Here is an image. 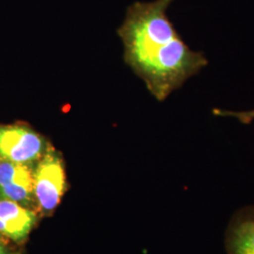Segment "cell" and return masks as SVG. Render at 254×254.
I'll list each match as a JSON object with an SVG mask.
<instances>
[{"mask_svg": "<svg viewBox=\"0 0 254 254\" xmlns=\"http://www.w3.org/2000/svg\"><path fill=\"white\" fill-rule=\"evenodd\" d=\"M36 214L15 201L0 199V235L20 242L36 222Z\"/></svg>", "mask_w": 254, "mask_h": 254, "instance_id": "8992f818", "label": "cell"}, {"mask_svg": "<svg viewBox=\"0 0 254 254\" xmlns=\"http://www.w3.org/2000/svg\"><path fill=\"white\" fill-rule=\"evenodd\" d=\"M0 199L26 207L35 200L33 172L28 165L0 159Z\"/></svg>", "mask_w": 254, "mask_h": 254, "instance_id": "277c9868", "label": "cell"}, {"mask_svg": "<svg viewBox=\"0 0 254 254\" xmlns=\"http://www.w3.org/2000/svg\"><path fill=\"white\" fill-rule=\"evenodd\" d=\"M213 114L216 116H220V117H235V118L238 119L244 125H249L254 120V110L236 112V111L215 109H213Z\"/></svg>", "mask_w": 254, "mask_h": 254, "instance_id": "52a82bcc", "label": "cell"}, {"mask_svg": "<svg viewBox=\"0 0 254 254\" xmlns=\"http://www.w3.org/2000/svg\"><path fill=\"white\" fill-rule=\"evenodd\" d=\"M224 244L227 254H254V205L239 209L233 215Z\"/></svg>", "mask_w": 254, "mask_h": 254, "instance_id": "5b68a950", "label": "cell"}, {"mask_svg": "<svg viewBox=\"0 0 254 254\" xmlns=\"http://www.w3.org/2000/svg\"><path fill=\"white\" fill-rule=\"evenodd\" d=\"M65 189V173L61 157L52 150H46L33 171L34 197L40 208L54 210Z\"/></svg>", "mask_w": 254, "mask_h": 254, "instance_id": "7a4b0ae2", "label": "cell"}, {"mask_svg": "<svg viewBox=\"0 0 254 254\" xmlns=\"http://www.w3.org/2000/svg\"><path fill=\"white\" fill-rule=\"evenodd\" d=\"M173 1L135 2L118 30L126 63L160 102L208 64L202 52L191 50L183 41L168 17Z\"/></svg>", "mask_w": 254, "mask_h": 254, "instance_id": "6da1fadb", "label": "cell"}, {"mask_svg": "<svg viewBox=\"0 0 254 254\" xmlns=\"http://www.w3.org/2000/svg\"><path fill=\"white\" fill-rule=\"evenodd\" d=\"M46 152L45 139L28 127H0V159L29 166Z\"/></svg>", "mask_w": 254, "mask_h": 254, "instance_id": "3957f363", "label": "cell"}, {"mask_svg": "<svg viewBox=\"0 0 254 254\" xmlns=\"http://www.w3.org/2000/svg\"><path fill=\"white\" fill-rule=\"evenodd\" d=\"M0 254H16L12 253L8 247L4 245L3 241L0 239Z\"/></svg>", "mask_w": 254, "mask_h": 254, "instance_id": "ba28073f", "label": "cell"}]
</instances>
